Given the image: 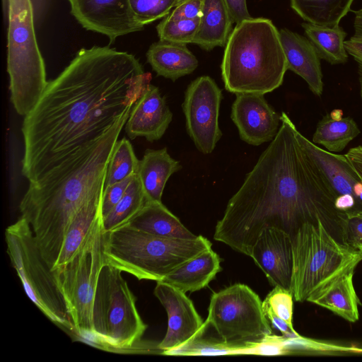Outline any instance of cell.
<instances>
[{
  "instance_id": "1",
  "label": "cell",
  "mask_w": 362,
  "mask_h": 362,
  "mask_svg": "<svg viewBox=\"0 0 362 362\" xmlns=\"http://www.w3.org/2000/svg\"><path fill=\"white\" fill-rule=\"evenodd\" d=\"M151 80L132 54L107 46L80 49L24 117L22 175L30 182L101 139Z\"/></svg>"
},
{
  "instance_id": "2",
  "label": "cell",
  "mask_w": 362,
  "mask_h": 362,
  "mask_svg": "<svg viewBox=\"0 0 362 362\" xmlns=\"http://www.w3.org/2000/svg\"><path fill=\"white\" fill-rule=\"evenodd\" d=\"M299 133L281 112L276 135L217 222L215 240L250 256L264 228H276L292 237L303 224L320 220L339 240L335 197L303 148Z\"/></svg>"
},
{
  "instance_id": "3",
  "label": "cell",
  "mask_w": 362,
  "mask_h": 362,
  "mask_svg": "<svg viewBox=\"0 0 362 362\" xmlns=\"http://www.w3.org/2000/svg\"><path fill=\"white\" fill-rule=\"evenodd\" d=\"M129 114L120 118L97 142L72 155L38 180L30 182L20 202L21 216L30 225L52 270L72 218L84 203L104 190L107 166Z\"/></svg>"
},
{
  "instance_id": "4",
  "label": "cell",
  "mask_w": 362,
  "mask_h": 362,
  "mask_svg": "<svg viewBox=\"0 0 362 362\" xmlns=\"http://www.w3.org/2000/svg\"><path fill=\"white\" fill-rule=\"evenodd\" d=\"M227 91L264 95L278 88L288 70L279 32L267 18L236 24L226 44L221 66Z\"/></svg>"
},
{
  "instance_id": "5",
  "label": "cell",
  "mask_w": 362,
  "mask_h": 362,
  "mask_svg": "<svg viewBox=\"0 0 362 362\" xmlns=\"http://www.w3.org/2000/svg\"><path fill=\"white\" fill-rule=\"evenodd\" d=\"M202 235L194 239L152 235L127 225L105 233V262L139 280L162 281L187 260L211 248Z\"/></svg>"
},
{
  "instance_id": "6",
  "label": "cell",
  "mask_w": 362,
  "mask_h": 362,
  "mask_svg": "<svg viewBox=\"0 0 362 362\" xmlns=\"http://www.w3.org/2000/svg\"><path fill=\"white\" fill-rule=\"evenodd\" d=\"M294 300L307 301L339 274L358 265L362 252L336 239L320 220L303 224L291 237Z\"/></svg>"
},
{
  "instance_id": "7",
  "label": "cell",
  "mask_w": 362,
  "mask_h": 362,
  "mask_svg": "<svg viewBox=\"0 0 362 362\" xmlns=\"http://www.w3.org/2000/svg\"><path fill=\"white\" fill-rule=\"evenodd\" d=\"M7 71L11 102L16 112L25 117L48 83L36 40L31 0H8Z\"/></svg>"
},
{
  "instance_id": "8",
  "label": "cell",
  "mask_w": 362,
  "mask_h": 362,
  "mask_svg": "<svg viewBox=\"0 0 362 362\" xmlns=\"http://www.w3.org/2000/svg\"><path fill=\"white\" fill-rule=\"evenodd\" d=\"M122 271L105 262L100 269L93 305V343L107 351L132 349L147 328L136 298Z\"/></svg>"
},
{
  "instance_id": "9",
  "label": "cell",
  "mask_w": 362,
  "mask_h": 362,
  "mask_svg": "<svg viewBox=\"0 0 362 362\" xmlns=\"http://www.w3.org/2000/svg\"><path fill=\"white\" fill-rule=\"evenodd\" d=\"M7 254L27 296L52 322L74 331L53 270L44 259L30 225L21 216L5 232Z\"/></svg>"
},
{
  "instance_id": "10",
  "label": "cell",
  "mask_w": 362,
  "mask_h": 362,
  "mask_svg": "<svg viewBox=\"0 0 362 362\" xmlns=\"http://www.w3.org/2000/svg\"><path fill=\"white\" fill-rule=\"evenodd\" d=\"M105 233L102 215L72 259L53 270L74 331L93 343V305L98 276L105 263Z\"/></svg>"
},
{
  "instance_id": "11",
  "label": "cell",
  "mask_w": 362,
  "mask_h": 362,
  "mask_svg": "<svg viewBox=\"0 0 362 362\" xmlns=\"http://www.w3.org/2000/svg\"><path fill=\"white\" fill-rule=\"evenodd\" d=\"M229 344L257 341L272 334L259 296L248 286L231 285L210 298L206 320Z\"/></svg>"
},
{
  "instance_id": "12",
  "label": "cell",
  "mask_w": 362,
  "mask_h": 362,
  "mask_svg": "<svg viewBox=\"0 0 362 362\" xmlns=\"http://www.w3.org/2000/svg\"><path fill=\"white\" fill-rule=\"evenodd\" d=\"M222 91L214 79L202 76L187 86L182 103L186 129L197 149L211 153L222 136L218 117Z\"/></svg>"
},
{
  "instance_id": "13",
  "label": "cell",
  "mask_w": 362,
  "mask_h": 362,
  "mask_svg": "<svg viewBox=\"0 0 362 362\" xmlns=\"http://www.w3.org/2000/svg\"><path fill=\"white\" fill-rule=\"evenodd\" d=\"M154 295L168 314V329L157 348L167 355L204 336L209 324L197 312L185 293L163 281H156Z\"/></svg>"
},
{
  "instance_id": "14",
  "label": "cell",
  "mask_w": 362,
  "mask_h": 362,
  "mask_svg": "<svg viewBox=\"0 0 362 362\" xmlns=\"http://www.w3.org/2000/svg\"><path fill=\"white\" fill-rule=\"evenodd\" d=\"M71 13L86 30L117 37L144 28L136 20L129 0H66Z\"/></svg>"
},
{
  "instance_id": "15",
  "label": "cell",
  "mask_w": 362,
  "mask_h": 362,
  "mask_svg": "<svg viewBox=\"0 0 362 362\" xmlns=\"http://www.w3.org/2000/svg\"><path fill=\"white\" fill-rule=\"evenodd\" d=\"M235 96L230 117L240 139L253 146L272 141L279 129L281 115L262 94L239 93Z\"/></svg>"
},
{
  "instance_id": "16",
  "label": "cell",
  "mask_w": 362,
  "mask_h": 362,
  "mask_svg": "<svg viewBox=\"0 0 362 362\" xmlns=\"http://www.w3.org/2000/svg\"><path fill=\"white\" fill-rule=\"evenodd\" d=\"M250 257L272 286L291 291L293 250L288 233L276 228H264L252 246Z\"/></svg>"
},
{
  "instance_id": "17",
  "label": "cell",
  "mask_w": 362,
  "mask_h": 362,
  "mask_svg": "<svg viewBox=\"0 0 362 362\" xmlns=\"http://www.w3.org/2000/svg\"><path fill=\"white\" fill-rule=\"evenodd\" d=\"M173 119L165 97L151 83L132 107L124 125L130 139L144 137L148 141L160 139Z\"/></svg>"
},
{
  "instance_id": "18",
  "label": "cell",
  "mask_w": 362,
  "mask_h": 362,
  "mask_svg": "<svg viewBox=\"0 0 362 362\" xmlns=\"http://www.w3.org/2000/svg\"><path fill=\"white\" fill-rule=\"evenodd\" d=\"M299 139L329 184L335 200L338 197H352L359 210H362V181L345 155L334 154L321 148L300 132Z\"/></svg>"
},
{
  "instance_id": "19",
  "label": "cell",
  "mask_w": 362,
  "mask_h": 362,
  "mask_svg": "<svg viewBox=\"0 0 362 362\" xmlns=\"http://www.w3.org/2000/svg\"><path fill=\"white\" fill-rule=\"evenodd\" d=\"M279 35L288 69L303 78L315 95L321 96L323 82L320 58L312 43L288 29H281Z\"/></svg>"
},
{
  "instance_id": "20",
  "label": "cell",
  "mask_w": 362,
  "mask_h": 362,
  "mask_svg": "<svg viewBox=\"0 0 362 362\" xmlns=\"http://www.w3.org/2000/svg\"><path fill=\"white\" fill-rule=\"evenodd\" d=\"M355 268L351 267L339 274L311 295L307 301L325 308L350 322L358 321L360 301L353 284Z\"/></svg>"
},
{
  "instance_id": "21",
  "label": "cell",
  "mask_w": 362,
  "mask_h": 362,
  "mask_svg": "<svg viewBox=\"0 0 362 362\" xmlns=\"http://www.w3.org/2000/svg\"><path fill=\"white\" fill-rule=\"evenodd\" d=\"M181 169L180 161L173 158L166 148L146 149L139 161L137 173L146 202H162L167 181Z\"/></svg>"
},
{
  "instance_id": "22",
  "label": "cell",
  "mask_w": 362,
  "mask_h": 362,
  "mask_svg": "<svg viewBox=\"0 0 362 362\" xmlns=\"http://www.w3.org/2000/svg\"><path fill=\"white\" fill-rule=\"evenodd\" d=\"M221 259L211 248L187 260L162 281L184 292L201 290L221 270Z\"/></svg>"
},
{
  "instance_id": "23",
  "label": "cell",
  "mask_w": 362,
  "mask_h": 362,
  "mask_svg": "<svg viewBox=\"0 0 362 362\" xmlns=\"http://www.w3.org/2000/svg\"><path fill=\"white\" fill-rule=\"evenodd\" d=\"M146 58L157 75L173 81L192 74L198 66L197 59L186 44L160 40L151 45Z\"/></svg>"
},
{
  "instance_id": "24",
  "label": "cell",
  "mask_w": 362,
  "mask_h": 362,
  "mask_svg": "<svg viewBox=\"0 0 362 362\" xmlns=\"http://www.w3.org/2000/svg\"><path fill=\"white\" fill-rule=\"evenodd\" d=\"M125 225L160 237L180 239H194L197 237L162 202H146Z\"/></svg>"
},
{
  "instance_id": "25",
  "label": "cell",
  "mask_w": 362,
  "mask_h": 362,
  "mask_svg": "<svg viewBox=\"0 0 362 362\" xmlns=\"http://www.w3.org/2000/svg\"><path fill=\"white\" fill-rule=\"evenodd\" d=\"M103 191L84 203L69 223L53 270L69 262L79 250L102 214Z\"/></svg>"
},
{
  "instance_id": "26",
  "label": "cell",
  "mask_w": 362,
  "mask_h": 362,
  "mask_svg": "<svg viewBox=\"0 0 362 362\" xmlns=\"http://www.w3.org/2000/svg\"><path fill=\"white\" fill-rule=\"evenodd\" d=\"M233 23L223 0H203L202 16L192 43L208 51L226 45Z\"/></svg>"
},
{
  "instance_id": "27",
  "label": "cell",
  "mask_w": 362,
  "mask_h": 362,
  "mask_svg": "<svg viewBox=\"0 0 362 362\" xmlns=\"http://www.w3.org/2000/svg\"><path fill=\"white\" fill-rule=\"evenodd\" d=\"M302 27L320 59L331 64L347 62L346 33L339 25L326 27L306 22L302 24Z\"/></svg>"
},
{
  "instance_id": "28",
  "label": "cell",
  "mask_w": 362,
  "mask_h": 362,
  "mask_svg": "<svg viewBox=\"0 0 362 362\" xmlns=\"http://www.w3.org/2000/svg\"><path fill=\"white\" fill-rule=\"evenodd\" d=\"M359 134L352 117L333 118L327 113L317 124L313 143L322 145L329 152H340Z\"/></svg>"
},
{
  "instance_id": "29",
  "label": "cell",
  "mask_w": 362,
  "mask_h": 362,
  "mask_svg": "<svg viewBox=\"0 0 362 362\" xmlns=\"http://www.w3.org/2000/svg\"><path fill=\"white\" fill-rule=\"evenodd\" d=\"M354 0H291V6L305 21L326 27L339 25Z\"/></svg>"
},
{
  "instance_id": "30",
  "label": "cell",
  "mask_w": 362,
  "mask_h": 362,
  "mask_svg": "<svg viewBox=\"0 0 362 362\" xmlns=\"http://www.w3.org/2000/svg\"><path fill=\"white\" fill-rule=\"evenodd\" d=\"M293 298L291 291L274 286L262 302L263 311L269 323L288 338L300 337L293 326Z\"/></svg>"
},
{
  "instance_id": "31",
  "label": "cell",
  "mask_w": 362,
  "mask_h": 362,
  "mask_svg": "<svg viewBox=\"0 0 362 362\" xmlns=\"http://www.w3.org/2000/svg\"><path fill=\"white\" fill-rule=\"evenodd\" d=\"M146 202L141 184L136 174L122 199L107 215L103 216L104 232L108 233L127 223Z\"/></svg>"
},
{
  "instance_id": "32",
  "label": "cell",
  "mask_w": 362,
  "mask_h": 362,
  "mask_svg": "<svg viewBox=\"0 0 362 362\" xmlns=\"http://www.w3.org/2000/svg\"><path fill=\"white\" fill-rule=\"evenodd\" d=\"M139 161L130 141L118 139L107 166L105 187L137 174Z\"/></svg>"
},
{
  "instance_id": "33",
  "label": "cell",
  "mask_w": 362,
  "mask_h": 362,
  "mask_svg": "<svg viewBox=\"0 0 362 362\" xmlns=\"http://www.w3.org/2000/svg\"><path fill=\"white\" fill-rule=\"evenodd\" d=\"M242 345L226 344L221 339H204L203 336L192 342L171 351L173 356H219L240 354Z\"/></svg>"
},
{
  "instance_id": "34",
  "label": "cell",
  "mask_w": 362,
  "mask_h": 362,
  "mask_svg": "<svg viewBox=\"0 0 362 362\" xmlns=\"http://www.w3.org/2000/svg\"><path fill=\"white\" fill-rule=\"evenodd\" d=\"M199 24V19L173 21L165 17L156 30L160 40L187 45L192 43Z\"/></svg>"
},
{
  "instance_id": "35",
  "label": "cell",
  "mask_w": 362,
  "mask_h": 362,
  "mask_svg": "<svg viewBox=\"0 0 362 362\" xmlns=\"http://www.w3.org/2000/svg\"><path fill=\"white\" fill-rule=\"evenodd\" d=\"M132 11L142 26L167 16L177 0H129Z\"/></svg>"
},
{
  "instance_id": "36",
  "label": "cell",
  "mask_w": 362,
  "mask_h": 362,
  "mask_svg": "<svg viewBox=\"0 0 362 362\" xmlns=\"http://www.w3.org/2000/svg\"><path fill=\"white\" fill-rule=\"evenodd\" d=\"M338 216L340 242L360 250L362 247V210L341 213Z\"/></svg>"
},
{
  "instance_id": "37",
  "label": "cell",
  "mask_w": 362,
  "mask_h": 362,
  "mask_svg": "<svg viewBox=\"0 0 362 362\" xmlns=\"http://www.w3.org/2000/svg\"><path fill=\"white\" fill-rule=\"evenodd\" d=\"M202 5L203 0H182L165 17L173 21L200 19Z\"/></svg>"
},
{
  "instance_id": "38",
  "label": "cell",
  "mask_w": 362,
  "mask_h": 362,
  "mask_svg": "<svg viewBox=\"0 0 362 362\" xmlns=\"http://www.w3.org/2000/svg\"><path fill=\"white\" fill-rule=\"evenodd\" d=\"M134 175L104 188L102 202L103 216L107 215L122 199Z\"/></svg>"
},
{
  "instance_id": "39",
  "label": "cell",
  "mask_w": 362,
  "mask_h": 362,
  "mask_svg": "<svg viewBox=\"0 0 362 362\" xmlns=\"http://www.w3.org/2000/svg\"><path fill=\"white\" fill-rule=\"evenodd\" d=\"M354 32L353 35L345 41V47L349 54L352 56L358 64H362V8L354 11Z\"/></svg>"
},
{
  "instance_id": "40",
  "label": "cell",
  "mask_w": 362,
  "mask_h": 362,
  "mask_svg": "<svg viewBox=\"0 0 362 362\" xmlns=\"http://www.w3.org/2000/svg\"><path fill=\"white\" fill-rule=\"evenodd\" d=\"M233 21L236 24L251 19L246 0H223Z\"/></svg>"
},
{
  "instance_id": "41",
  "label": "cell",
  "mask_w": 362,
  "mask_h": 362,
  "mask_svg": "<svg viewBox=\"0 0 362 362\" xmlns=\"http://www.w3.org/2000/svg\"><path fill=\"white\" fill-rule=\"evenodd\" d=\"M345 156L362 181V145L350 148Z\"/></svg>"
},
{
  "instance_id": "42",
  "label": "cell",
  "mask_w": 362,
  "mask_h": 362,
  "mask_svg": "<svg viewBox=\"0 0 362 362\" xmlns=\"http://www.w3.org/2000/svg\"><path fill=\"white\" fill-rule=\"evenodd\" d=\"M360 250H361V252H362V247L360 248Z\"/></svg>"
},
{
  "instance_id": "43",
  "label": "cell",
  "mask_w": 362,
  "mask_h": 362,
  "mask_svg": "<svg viewBox=\"0 0 362 362\" xmlns=\"http://www.w3.org/2000/svg\"><path fill=\"white\" fill-rule=\"evenodd\" d=\"M177 1H178V2H180V1H182V0H177ZM177 4H178V3H177Z\"/></svg>"
}]
</instances>
